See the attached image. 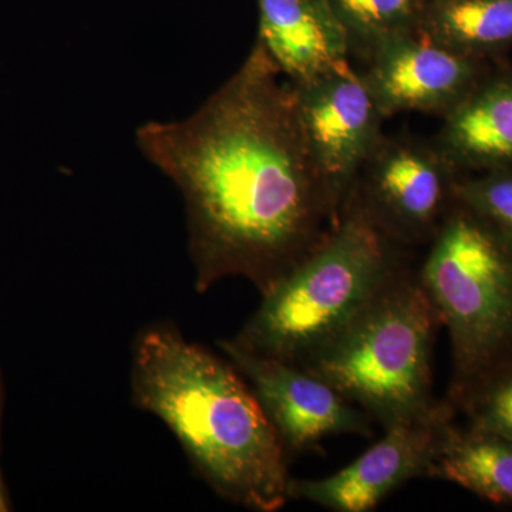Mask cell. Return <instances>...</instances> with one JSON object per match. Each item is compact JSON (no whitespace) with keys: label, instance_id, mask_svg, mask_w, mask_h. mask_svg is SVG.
Listing matches in <instances>:
<instances>
[{"label":"cell","instance_id":"obj_1","mask_svg":"<svg viewBox=\"0 0 512 512\" xmlns=\"http://www.w3.org/2000/svg\"><path fill=\"white\" fill-rule=\"evenodd\" d=\"M137 143L183 192L198 288L244 276L264 295L338 227L292 84L261 43L194 116L148 123Z\"/></svg>","mask_w":512,"mask_h":512},{"label":"cell","instance_id":"obj_2","mask_svg":"<svg viewBox=\"0 0 512 512\" xmlns=\"http://www.w3.org/2000/svg\"><path fill=\"white\" fill-rule=\"evenodd\" d=\"M133 383L137 403L167 424L218 494L259 512L284 507L288 454L237 367L156 328L138 339Z\"/></svg>","mask_w":512,"mask_h":512},{"label":"cell","instance_id":"obj_3","mask_svg":"<svg viewBox=\"0 0 512 512\" xmlns=\"http://www.w3.org/2000/svg\"><path fill=\"white\" fill-rule=\"evenodd\" d=\"M403 249L348 198L335 231L262 295L232 342L255 355L305 365L409 268Z\"/></svg>","mask_w":512,"mask_h":512},{"label":"cell","instance_id":"obj_4","mask_svg":"<svg viewBox=\"0 0 512 512\" xmlns=\"http://www.w3.org/2000/svg\"><path fill=\"white\" fill-rule=\"evenodd\" d=\"M417 272L450 336L446 400L466 414L512 367V239L456 201Z\"/></svg>","mask_w":512,"mask_h":512},{"label":"cell","instance_id":"obj_5","mask_svg":"<svg viewBox=\"0 0 512 512\" xmlns=\"http://www.w3.org/2000/svg\"><path fill=\"white\" fill-rule=\"evenodd\" d=\"M439 315L407 268L302 369L328 382L383 429L430 412Z\"/></svg>","mask_w":512,"mask_h":512},{"label":"cell","instance_id":"obj_6","mask_svg":"<svg viewBox=\"0 0 512 512\" xmlns=\"http://www.w3.org/2000/svg\"><path fill=\"white\" fill-rule=\"evenodd\" d=\"M458 178L436 141L383 136L349 198L400 247L429 245L456 204Z\"/></svg>","mask_w":512,"mask_h":512},{"label":"cell","instance_id":"obj_7","mask_svg":"<svg viewBox=\"0 0 512 512\" xmlns=\"http://www.w3.org/2000/svg\"><path fill=\"white\" fill-rule=\"evenodd\" d=\"M291 84L313 164L342 212L363 165L384 136L386 117L362 72L349 62L309 82Z\"/></svg>","mask_w":512,"mask_h":512},{"label":"cell","instance_id":"obj_8","mask_svg":"<svg viewBox=\"0 0 512 512\" xmlns=\"http://www.w3.org/2000/svg\"><path fill=\"white\" fill-rule=\"evenodd\" d=\"M456 410L446 399L430 412L384 429L349 466L316 480H289V498L309 501L336 512H369L414 478H427L441 444L456 424Z\"/></svg>","mask_w":512,"mask_h":512},{"label":"cell","instance_id":"obj_9","mask_svg":"<svg viewBox=\"0 0 512 512\" xmlns=\"http://www.w3.org/2000/svg\"><path fill=\"white\" fill-rule=\"evenodd\" d=\"M221 349L254 390L288 456L318 450L340 434L372 437L373 420L308 370L255 355L232 340Z\"/></svg>","mask_w":512,"mask_h":512},{"label":"cell","instance_id":"obj_10","mask_svg":"<svg viewBox=\"0 0 512 512\" xmlns=\"http://www.w3.org/2000/svg\"><path fill=\"white\" fill-rule=\"evenodd\" d=\"M362 74L386 119L419 111L446 117L480 83V66L417 32L393 37L367 57Z\"/></svg>","mask_w":512,"mask_h":512},{"label":"cell","instance_id":"obj_11","mask_svg":"<svg viewBox=\"0 0 512 512\" xmlns=\"http://www.w3.org/2000/svg\"><path fill=\"white\" fill-rule=\"evenodd\" d=\"M258 8V43L288 82H309L348 63V32L328 0H258Z\"/></svg>","mask_w":512,"mask_h":512},{"label":"cell","instance_id":"obj_12","mask_svg":"<svg viewBox=\"0 0 512 512\" xmlns=\"http://www.w3.org/2000/svg\"><path fill=\"white\" fill-rule=\"evenodd\" d=\"M443 119L436 144L458 173L512 167V76L478 83Z\"/></svg>","mask_w":512,"mask_h":512},{"label":"cell","instance_id":"obj_13","mask_svg":"<svg viewBox=\"0 0 512 512\" xmlns=\"http://www.w3.org/2000/svg\"><path fill=\"white\" fill-rule=\"evenodd\" d=\"M427 478L448 481L488 503L512 508V441L454 424Z\"/></svg>","mask_w":512,"mask_h":512},{"label":"cell","instance_id":"obj_14","mask_svg":"<svg viewBox=\"0 0 512 512\" xmlns=\"http://www.w3.org/2000/svg\"><path fill=\"white\" fill-rule=\"evenodd\" d=\"M419 32L477 59L512 43V0H443L427 3Z\"/></svg>","mask_w":512,"mask_h":512},{"label":"cell","instance_id":"obj_15","mask_svg":"<svg viewBox=\"0 0 512 512\" xmlns=\"http://www.w3.org/2000/svg\"><path fill=\"white\" fill-rule=\"evenodd\" d=\"M352 50L367 57L393 37L417 32L426 0H328Z\"/></svg>","mask_w":512,"mask_h":512},{"label":"cell","instance_id":"obj_16","mask_svg":"<svg viewBox=\"0 0 512 512\" xmlns=\"http://www.w3.org/2000/svg\"><path fill=\"white\" fill-rule=\"evenodd\" d=\"M456 201L512 239V167L458 178Z\"/></svg>","mask_w":512,"mask_h":512},{"label":"cell","instance_id":"obj_17","mask_svg":"<svg viewBox=\"0 0 512 512\" xmlns=\"http://www.w3.org/2000/svg\"><path fill=\"white\" fill-rule=\"evenodd\" d=\"M467 426L512 441V367L498 376L471 404Z\"/></svg>","mask_w":512,"mask_h":512},{"label":"cell","instance_id":"obj_18","mask_svg":"<svg viewBox=\"0 0 512 512\" xmlns=\"http://www.w3.org/2000/svg\"><path fill=\"white\" fill-rule=\"evenodd\" d=\"M5 503H3L2 495H0V511H5Z\"/></svg>","mask_w":512,"mask_h":512},{"label":"cell","instance_id":"obj_19","mask_svg":"<svg viewBox=\"0 0 512 512\" xmlns=\"http://www.w3.org/2000/svg\"><path fill=\"white\" fill-rule=\"evenodd\" d=\"M427 3L443 2V0H426Z\"/></svg>","mask_w":512,"mask_h":512}]
</instances>
